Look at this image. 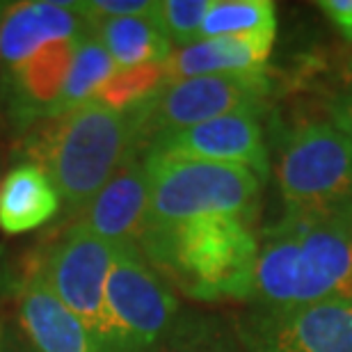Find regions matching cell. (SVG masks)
Listing matches in <instances>:
<instances>
[{"label":"cell","mask_w":352,"mask_h":352,"mask_svg":"<svg viewBox=\"0 0 352 352\" xmlns=\"http://www.w3.org/2000/svg\"><path fill=\"white\" fill-rule=\"evenodd\" d=\"M352 298V210L281 215L258 238L252 307L284 309Z\"/></svg>","instance_id":"cell-1"},{"label":"cell","mask_w":352,"mask_h":352,"mask_svg":"<svg viewBox=\"0 0 352 352\" xmlns=\"http://www.w3.org/2000/svg\"><path fill=\"white\" fill-rule=\"evenodd\" d=\"M140 252L170 288L197 302H250L258 236L241 217L144 229Z\"/></svg>","instance_id":"cell-2"},{"label":"cell","mask_w":352,"mask_h":352,"mask_svg":"<svg viewBox=\"0 0 352 352\" xmlns=\"http://www.w3.org/2000/svg\"><path fill=\"white\" fill-rule=\"evenodd\" d=\"M25 153L51 176L67 213L78 217L112 174L140 153V135L131 110L87 101L37 122L25 138Z\"/></svg>","instance_id":"cell-3"},{"label":"cell","mask_w":352,"mask_h":352,"mask_svg":"<svg viewBox=\"0 0 352 352\" xmlns=\"http://www.w3.org/2000/svg\"><path fill=\"white\" fill-rule=\"evenodd\" d=\"M144 167L149 174V210L144 229L201 217L254 220L263 179L248 167L153 158H144Z\"/></svg>","instance_id":"cell-4"},{"label":"cell","mask_w":352,"mask_h":352,"mask_svg":"<svg viewBox=\"0 0 352 352\" xmlns=\"http://www.w3.org/2000/svg\"><path fill=\"white\" fill-rule=\"evenodd\" d=\"M274 181L288 215L352 210V140L332 122L298 126L279 146Z\"/></svg>","instance_id":"cell-5"},{"label":"cell","mask_w":352,"mask_h":352,"mask_svg":"<svg viewBox=\"0 0 352 352\" xmlns=\"http://www.w3.org/2000/svg\"><path fill=\"white\" fill-rule=\"evenodd\" d=\"M267 96H270V80L265 69L250 74L167 80L153 96L129 108L138 126L140 153L146 140L163 131L186 129L238 112L258 115Z\"/></svg>","instance_id":"cell-6"},{"label":"cell","mask_w":352,"mask_h":352,"mask_svg":"<svg viewBox=\"0 0 352 352\" xmlns=\"http://www.w3.org/2000/svg\"><path fill=\"white\" fill-rule=\"evenodd\" d=\"M231 325L245 352H352V298L252 307Z\"/></svg>","instance_id":"cell-7"},{"label":"cell","mask_w":352,"mask_h":352,"mask_svg":"<svg viewBox=\"0 0 352 352\" xmlns=\"http://www.w3.org/2000/svg\"><path fill=\"white\" fill-rule=\"evenodd\" d=\"M112 258V245L74 222L37 265L44 284L69 311L85 322L103 352L108 334L105 281Z\"/></svg>","instance_id":"cell-8"},{"label":"cell","mask_w":352,"mask_h":352,"mask_svg":"<svg viewBox=\"0 0 352 352\" xmlns=\"http://www.w3.org/2000/svg\"><path fill=\"white\" fill-rule=\"evenodd\" d=\"M142 158L241 165L256 172L261 179L270 170L261 122L258 115L252 112H238L186 129L163 131L146 140Z\"/></svg>","instance_id":"cell-9"},{"label":"cell","mask_w":352,"mask_h":352,"mask_svg":"<svg viewBox=\"0 0 352 352\" xmlns=\"http://www.w3.org/2000/svg\"><path fill=\"white\" fill-rule=\"evenodd\" d=\"M146 210H149V174L142 153H135L112 174L101 192L76 217V224L85 227L115 250L129 248L140 243L146 224Z\"/></svg>","instance_id":"cell-10"},{"label":"cell","mask_w":352,"mask_h":352,"mask_svg":"<svg viewBox=\"0 0 352 352\" xmlns=\"http://www.w3.org/2000/svg\"><path fill=\"white\" fill-rule=\"evenodd\" d=\"M87 30V21L74 12V3H5L0 14V58L5 72L10 74L39 48L53 41L78 39Z\"/></svg>","instance_id":"cell-11"},{"label":"cell","mask_w":352,"mask_h":352,"mask_svg":"<svg viewBox=\"0 0 352 352\" xmlns=\"http://www.w3.org/2000/svg\"><path fill=\"white\" fill-rule=\"evenodd\" d=\"M19 332L34 352H103L87 325L44 284L34 267L19 286Z\"/></svg>","instance_id":"cell-12"},{"label":"cell","mask_w":352,"mask_h":352,"mask_svg":"<svg viewBox=\"0 0 352 352\" xmlns=\"http://www.w3.org/2000/svg\"><path fill=\"white\" fill-rule=\"evenodd\" d=\"M78 39L53 41L7 74V115L16 129L46 119L65 89Z\"/></svg>","instance_id":"cell-13"},{"label":"cell","mask_w":352,"mask_h":352,"mask_svg":"<svg viewBox=\"0 0 352 352\" xmlns=\"http://www.w3.org/2000/svg\"><path fill=\"white\" fill-rule=\"evenodd\" d=\"M277 32L236 34V37L199 39L174 48L163 62L167 80H186L199 76L263 72Z\"/></svg>","instance_id":"cell-14"},{"label":"cell","mask_w":352,"mask_h":352,"mask_svg":"<svg viewBox=\"0 0 352 352\" xmlns=\"http://www.w3.org/2000/svg\"><path fill=\"white\" fill-rule=\"evenodd\" d=\"M62 206L60 192L44 170L21 163L7 172L0 188V229L10 236L46 224Z\"/></svg>","instance_id":"cell-15"},{"label":"cell","mask_w":352,"mask_h":352,"mask_svg":"<svg viewBox=\"0 0 352 352\" xmlns=\"http://www.w3.org/2000/svg\"><path fill=\"white\" fill-rule=\"evenodd\" d=\"M89 32L110 53L117 69L160 65L174 51L153 19V12L96 21V23H89Z\"/></svg>","instance_id":"cell-16"},{"label":"cell","mask_w":352,"mask_h":352,"mask_svg":"<svg viewBox=\"0 0 352 352\" xmlns=\"http://www.w3.org/2000/svg\"><path fill=\"white\" fill-rule=\"evenodd\" d=\"M115 72H117L115 60L110 58V53L105 51L101 41L87 30L78 39V46H76L65 89H62V94L55 101L53 108L48 110L46 119L60 117L65 112L91 101L96 91L115 76Z\"/></svg>","instance_id":"cell-17"},{"label":"cell","mask_w":352,"mask_h":352,"mask_svg":"<svg viewBox=\"0 0 352 352\" xmlns=\"http://www.w3.org/2000/svg\"><path fill=\"white\" fill-rule=\"evenodd\" d=\"M277 32V10L270 0H213L201 23V39Z\"/></svg>","instance_id":"cell-18"},{"label":"cell","mask_w":352,"mask_h":352,"mask_svg":"<svg viewBox=\"0 0 352 352\" xmlns=\"http://www.w3.org/2000/svg\"><path fill=\"white\" fill-rule=\"evenodd\" d=\"M160 352H245L234 325L215 316L183 311Z\"/></svg>","instance_id":"cell-19"},{"label":"cell","mask_w":352,"mask_h":352,"mask_svg":"<svg viewBox=\"0 0 352 352\" xmlns=\"http://www.w3.org/2000/svg\"><path fill=\"white\" fill-rule=\"evenodd\" d=\"M167 82L165 67L160 65H142L131 69H117L115 76L105 82L94 94L91 101L105 105L112 110H129L133 105L146 101Z\"/></svg>","instance_id":"cell-20"},{"label":"cell","mask_w":352,"mask_h":352,"mask_svg":"<svg viewBox=\"0 0 352 352\" xmlns=\"http://www.w3.org/2000/svg\"><path fill=\"white\" fill-rule=\"evenodd\" d=\"M213 0H158L153 19L172 48H181L201 39V23Z\"/></svg>","instance_id":"cell-21"},{"label":"cell","mask_w":352,"mask_h":352,"mask_svg":"<svg viewBox=\"0 0 352 352\" xmlns=\"http://www.w3.org/2000/svg\"><path fill=\"white\" fill-rule=\"evenodd\" d=\"M156 3L151 0H85V3H74V12L89 23L105 19H122V16H138V14L153 12Z\"/></svg>","instance_id":"cell-22"},{"label":"cell","mask_w":352,"mask_h":352,"mask_svg":"<svg viewBox=\"0 0 352 352\" xmlns=\"http://www.w3.org/2000/svg\"><path fill=\"white\" fill-rule=\"evenodd\" d=\"M318 7L343 34V39L352 44V0H320Z\"/></svg>","instance_id":"cell-23"},{"label":"cell","mask_w":352,"mask_h":352,"mask_svg":"<svg viewBox=\"0 0 352 352\" xmlns=\"http://www.w3.org/2000/svg\"><path fill=\"white\" fill-rule=\"evenodd\" d=\"M329 119L339 131L352 140V89H343L329 101Z\"/></svg>","instance_id":"cell-24"},{"label":"cell","mask_w":352,"mask_h":352,"mask_svg":"<svg viewBox=\"0 0 352 352\" xmlns=\"http://www.w3.org/2000/svg\"><path fill=\"white\" fill-rule=\"evenodd\" d=\"M5 352H34L30 348V343L23 339V334L19 332L16 325L7 322V332H5Z\"/></svg>","instance_id":"cell-25"},{"label":"cell","mask_w":352,"mask_h":352,"mask_svg":"<svg viewBox=\"0 0 352 352\" xmlns=\"http://www.w3.org/2000/svg\"><path fill=\"white\" fill-rule=\"evenodd\" d=\"M3 5L5 3H0V14H3ZM5 87H7V72H5L3 58H0V101H5Z\"/></svg>","instance_id":"cell-26"},{"label":"cell","mask_w":352,"mask_h":352,"mask_svg":"<svg viewBox=\"0 0 352 352\" xmlns=\"http://www.w3.org/2000/svg\"><path fill=\"white\" fill-rule=\"evenodd\" d=\"M346 78H348V89H352V53L346 60Z\"/></svg>","instance_id":"cell-27"},{"label":"cell","mask_w":352,"mask_h":352,"mask_svg":"<svg viewBox=\"0 0 352 352\" xmlns=\"http://www.w3.org/2000/svg\"><path fill=\"white\" fill-rule=\"evenodd\" d=\"M5 332H7V322L0 318V352H5Z\"/></svg>","instance_id":"cell-28"}]
</instances>
